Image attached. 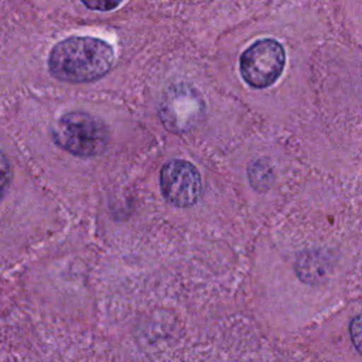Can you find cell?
I'll use <instances>...</instances> for the list:
<instances>
[{
    "mask_svg": "<svg viewBox=\"0 0 362 362\" xmlns=\"http://www.w3.org/2000/svg\"><path fill=\"white\" fill-rule=\"evenodd\" d=\"M110 44L93 37H68L49 52L48 71L58 81L86 83L105 76L113 66Z\"/></svg>",
    "mask_w": 362,
    "mask_h": 362,
    "instance_id": "6da1fadb",
    "label": "cell"
},
{
    "mask_svg": "<svg viewBox=\"0 0 362 362\" xmlns=\"http://www.w3.org/2000/svg\"><path fill=\"white\" fill-rule=\"evenodd\" d=\"M54 143L78 157H95L107 148L109 132L103 122L85 112H68L52 126Z\"/></svg>",
    "mask_w": 362,
    "mask_h": 362,
    "instance_id": "7a4b0ae2",
    "label": "cell"
},
{
    "mask_svg": "<svg viewBox=\"0 0 362 362\" xmlns=\"http://www.w3.org/2000/svg\"><path fill=\"white\" fill-rule=\"evenodd\" d=\"M286 65V52L283 45L264 38L253 42L239 59V71L243 81L256 89L273 85L283 74Z\"/></svg>",
    "mask_w": 362,
    "mask_h": 362,
    "instance_id": "3957f363",
    "label": "cell"
},
{
    "mask_svg": "<svg viewBox=\"0 0 362 362\" xmlns=\"http://www.w3.org/2000/svg\"><path fill=\"white\" fill-rule=\"evenodd\" d=\"M204 113L205 102L202 96L185 83L167 88L158 106L163 124L174 133L191 130L202 119Z\"/></svg>",
    "mask_w": 362,
    "mask_h": 362,
    "instance_id": "277c9868",
    "label": "cell"
},
{
    "mask_svg": "<svg viewBox=\"0 0 362 362\" xmlns=\"http://www.w3.org/2000/svg\"><path fill=\"white\" fill-rule=\"evenodd\" d=\"M160 189L167 202L177 208H188L202 194V180L197 167L187 160H171L160 171Z\"/></svg>",
    "mask_w": 362,
    "mask_h": 362,
    "instance_id": "5b68a950",
    "label": "cell"
},
{
    "mask_svg": "<svg viewBox=\"0 0 362 362\" xmlns=\"http://www.w3.org/2000/svg\"><path fill=\"white\" fill-rule=\"evenodd\" d=\"M11 181V167L7 157L0 151V201L4 198Z\"/></svg>",
    "mask_w": 362,
    "mask_h": 362,
    "instance_id": "8992f818",
    "label": "cell"
},
{
    "mask_svg": "<svg viewBox=\"0 0 362 362\" xmlns=\"http://www.w3.org/2000/svg\"><path fill=\"white\" fill-rule=\"evenodd\" d=\"M88 8L96 11H110L120 6L124 0H81Z\"/></svg>",
    "mask_w": 362,
    "mask_h": 362,
    "instance_id": "52a82bcc",
    "label": "cell"
},
{
    "mask_svg": "<svg viewBox=\"0 0 362 362\" xmlns=\"http://www.w3.org/2000/svg\"><path fill=\"white\" fill-rule=\"evenodd\" d=\"M361 315H355L349 324V335L351 339L354 342V346L356 348L358 352H361V341H362V335H361Z\"/></svg>",
    "mask_w": 362,
    "mask_h": 362,
    "instance_id": "ba28073f",
    "label": "cell"
}]
</instances>
